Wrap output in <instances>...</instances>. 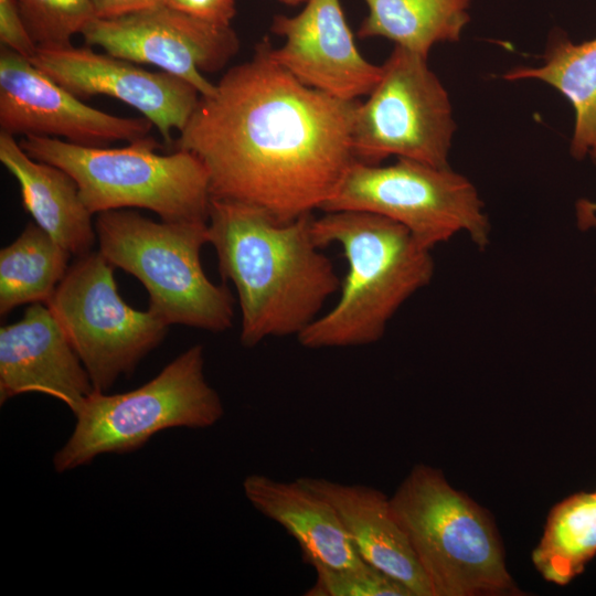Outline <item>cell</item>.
Listing matches in <instances>:
<instances>
[{"label": "cell", "instance_id": "6da1fadb", "mask_svg": "<svg viewBox=\"0 0 596 596\" xmlns=\"http://www.w3.org/2000/svg\"><path fill=\"white\" fill-rule=\"evenodd\" d=\"M260 41L200 96L174 150L206 168L211 196L256 205L280 222L321 209L351 164L359 99L309 87Z\"/></svg>", "mask_w": 596, "mask_h": 596}, {"label": "cell", "instance_id": "7a4b0ae2", "mask_svg": "<svg viewBox=\"0 0 596 596\" xmlns=\"http://www.w3.org/2000/svg\"><path fill=\"white\" fill-rule=\"evenodd\" d=\"M312 214L280 222L256 205L211 198L209 244L224 281L237 292L240 341L298 337L340 289L331 260L312 234Z\"/></svg>", "mask_w": 596, "mask_h": 596}, {"label": "cell", "instance_id": "3957f363", "mask_svg": "<svg viewBox=\"0 0 596 596\" xmlns=\"http://www.w3.org/2000/svg\"><path fill=\"white\" fill-rule=\"evenodd\" d=\"M319 247L339 245L348 270L336 305L298 337L307 349L377 342L389 321L435 270L432 249L403 225L368 212L337 211L312 220Z\"/></svg>", "mask_w": 596, "mask_h": 596}, {"label": "cell", "instance_id": "277c9868", "mask_svg": "<svg viewBox=\"0 0 596 596\" xmlns=\"http://www.w3.org/2000/svg\"><path fill=\"white\" fill-rule=\"evenodd\" d=\"M390 501L433 596L519 594L490 514L439 469L414 466Z\"/></svg>", "mask_w": 596, "mask_h": 596}, {"label": "cell", "instance_id": "5b68a950", "mask_svg": "<svg viewBox=\"0 0 596 596\" xmlns=\"http://www.w3.org/2000/svg\"><path fill=\"white\" fill-rule=\"evenodd\" d=\"M20 145L31 158L67 172L92 214L137 207L166 222L209 219L212 196L202 161L187 150L160 155L151 136L120 148L36 135L25 136Z\"/></svg>", "mask_w": 596, "mask_h": 596}, {"label": "cell", "instance_id": "8992f818", "mask_svg": "<svg viewBox=\"0 0 596 596\" xmlns=\"http://www.w3.org/2000/svg\"><path fill=\"white\" fill-rule=\"evenodd\" d=\"M98 252L136 277L149 295V310L167 326L211 332L232 327L234 299L212 283L201 264L207 221L156 222L130 209L97 214Z\"/></svg>", "mask_w": 596, "mask_h": 596}, {"label": "cell", "instance_id": "52a82bcc", "mask_svg": "<svg viewBox=\"0 0 596 596\" xmlns=\"http://www.w3.org/2000/svg\"><path fill=\"white\" fill-rule=\"evenodd\" d=\"M72 413L74 429L53 456L58 473L104 454L138 450L168 428L211 427L223 417L224 407L205 379L203 345L194 344L141 386L118 394L94 391Z\"/></svg>", "mask_w": 596, "mask_h": 596}, {"label": "cell", "instance_id": "ba28073f", "mask_svg": "<svg viewBox=\"0 0 596 596\" xmlns=\"http://www.w3.org/2000/svg\"><path fill=\"white\" fill-rule=\"evenodd\" d=\"M320 210L390 219L430 249L459 233H466L481 251L490 242L491 225L478 190L450 166L409 159L389 166L354 161Z\"/></svg>", "mask_w": 596, "mask_h": 596}, {"label": "cell", "instance_id": "9c48e42d", "mask_svg": "<svg viewBox=\"0 0 596 596\" xmlns=\"http://www.w3.org/2000/svg\"><path fill=\"white\" fill-rule=\"evenodd\" d=\"M427 58L394 46L377 84L355 109L352 149L356 161L381 164L396 157L449 167L457 125L449 93Z\"/></svg>", "mask_w": 596, "mask_h": 596}, {"label": "cell", "instance_id": "30bf717a", "mask_svg": "<svg viewBox=\"0 0 596 596\" xmlns=\"http://www.w3.org/2000/svg\"><path fill=\"white\" fill-rule=\"evenodd\" d=\"M114 266L92 251L70 265L45 304L84 364L94 390L106 393L164 339L169 326L118 294Z\"/></svg>", "mask_w": 596, "mask_h": 596}, {"label": "cell", "instance_id": "8fae6325", "mask_svg": "<svg viewBox=\"0 0 596 596\" xmlns=\"http://www.w3.org/2000/svg\"><path fill=\"white\" fill-rule=\"evenodd\" d=\"M86 44L137 64H150L193 85L201 96L215 84L203 73L222 70L237 53L230 24L206 21L168 4L113 19L93 20L82 32Z\"/></svg>", "mask_w": 596, "mask_h": 596}, {"label": "cell", "instance_id": "7c38bea8", "mask_svg": "<svg viewBox=\"0 0 596 596\" xmlns=\"http://www.w3.org/2000/svg\"><path fill=\"white\" fill-rule=\"evenodd\" d=\"M152 123L142 117H119L83 103L56 84L30 60L8 47L0 51V128L9 135L46 136L104 147L149 137Z\"/></svg>", "mask_w": 596, "mask_h": 596}, {"label": "cell", "instance_id": "4fadbf2b", "mask_svg": "<svg viewBox=\"0 0 596 596\" xmlns=\"http://www.w3.org/2000/svg\"><path fill=\"white\" fill-rule=\"evenodd\" d=\"M30 62L78 98L107 95L130 105L150 120L167 143L185 127L199 91L166 72H149L137 63L72 44L41 47Z\"/></svg>", "mask_w": 596, "mask_h": 596}, {"label": "cell", "instance_id": "5bb4252c", "mask_svg": "<svg viewBox=\"0 0 596 596\" xmlns=\"http://www.w3.org/2000/svg\"><path fill=\"white\" fill-rule=\"evenodd\" d=\"M272 31L285 39L273 58L305 85L344 100L368 96L382 65L358 50L340 0H307L294 17L276 15Z\"/></svg>", "mask_w": 596, "mask_h": 596}, {"label": "cell", "instance_id": "9a60e30c", "mask_svg": "<svg viewBox=\"0 0 596 596\" xmlns=\"http://www.w3.org/2000/svg\"><path fill=\"white\" fill-rule=\"evenodd\" d=\"M89 374L45 304L0 328V404L25 393L52 396L73 412L94 392Z\"/></svg>", "mask_w": 596, "mask_h": 596}, {"label": "cell", "instance_id": "2e32d148", "mask_svg": "<svg viewBox=\"0 0 596 596\" xmlns=\"http://www.w3.org/2000/svg\"><path fill=\"white\" fill-rule=\"evenodd\" d=\"M337 511L356 553L368 564L406 586L413 596H433L430 584L398 523L390 498L360 483L299 477Z\"/></svg>", "mask_w": 596, "mask_h": 596}, {"label": "cell", "instance_id": "e0dca14e", "mask_svg": "<svg viewBox=\"0 0 596 596\" xmlns=\"http://www.w3.org/2000/svg\"><path fill=\"white\" fill-rule=\"evenodd\" d=\"M248 502L298 543L304 562L345 568L364 561L356 553L336 509L298 479L279 481L252 473L243 481Z\"/></svg>", "mask_w": 596, "mask_h": 596}, {"label": "cell", "instance_id": "ac0fdd59", "mask_svg": "<svg viewBox=\"0 0 596 596\" xmlns=\"http://www.w3.org/2000/svg\"><path fill=\"white\" fill-rule=\"evenodd\" d=\"M0 161L17 179L22 205L40 227L75 257L93 251L97 241L93 214L67 172L31 158L6 132H0Z\"/></svg>", "mask_w": 596, "mask_h": 596}, {"label": "cell", "instance_id": "d6986e66", "mask_svg": "<svg viewBox=\"0 0 596 596\" xmlns=\"http://www.w3.org/2000/svg\"><path fill=\"white\" fill-rule=\"evenodd\" d=\"M502 78L539 81L562 94L574 111L571 155L596 166V38L575 43L555 34L540 65L513 67Z\"/></svg>", "mask_w": 596, "mask_h": 596}, {"label": "cell", "instance_id": "ffe728a7", "mask_svg": "<svg viewBox=\"0 0 596 596\" xmlns=\"http://www.w3.org/2000/svg\"><path fill=\"white\" fill-rule=\"evenodd\" d=\"M368 15L356 35L385 38L425 57L437 43L458 42L472 0H364Z\"/></svg>", "mask_w": 596, "mask_h": 596}, {"label": "cell", "instance_id": "44dd1931", "mask_svg": "<svg viewBox=\"0 0 596 596\" xmlns=\"http://www.w3.org/2000/svg\"><path fill=\"white\" fill-rule=\"evenodd\" d=\"M72 255L35 222L0 251V316L26 304H46Z\"/></svg>", "mask_w": 596, "mask_h": 596}, {"label": "cell", "instance_id": "7402d4cb", "mask_svg": "<svg viewBox=\"0 0 596 596\" xmlns=\"http://www.w3.org/2000/svg\"><path fill=\"white\" fill-rule=\"evenodd\" d=\"M595 555L596 494H571L551 509L532 562L545 581L563 586L582 574Z\"/></svg>", "mask_w": 596, "mask_h": 596}, {"label": "cell", "instance_id": "603a6c76", "mask_svg": "<svg viewBox=\"0 0 596 596\" xmlns=\"http://www.w3.org/2000/svg\"><path fill=\"white\" fill-rule=\"evenodd\" d=\"M30 35L38 46L72 44L75 34L96 19L91 0H15Z\"/></svg>", "mask_w": 596, "mask_h": 596}, {"label": "cell", "instance_id": "cb8c5ba5", "mask_svg": "<svg viewBox=\"0 0 596 596\" xmlns=\"http://www.w3.org/2000/svg\"><path fill=\"white\" fill-rule=\"evenodd\" d=\"M312 567L316 579L307 596H413L402 583L365 562L345 568Z\"/></svg>", "mask_w": 596, "mask_h": 596}, {"label": "cell", "instance_id": "d4e9b609", "mask_svg": "<svg viewBox=\"0 0 596 596\" xmlns=\"http://www.w3.org/2000/svg\"><path fill=\"white\" fill-rule=\"evenodd\" d=\"M0 42L1 46L28 60H31L38 50L15 0H0Z\"/></svg>", "mask_w": 596, "mask_h": 596}, {"label": "cell", "instance_id": "484cf974", "mask_svg": "<svg viewBox=\"0 0 596 596\" xmlns=\"http://www.w3.org/2000/svg\"><path fill=\"white\" fill-rule=\"evenodd\" d=\"M168 6L220 24H230L236 13V0H169Z\"/></svg>", "mask_w": 596, "mask_h": 596}, {"label": "cell", "instance_id": "4316f807", "mask_svg": "<svg viewBox=\"0 0 596 596\" xmlns=\"http://www.w3.org/2000/svg\"><path fill=\"white\" fill-rule=\"evenodd\" d=\"M96 18L113 19L168 4L169 0H91Z\"/></svg>", "mask_w": 596, "mask_h": 596}, {"label": "cell", "instance_id": "83f0119b", "mask_svg": "<svg viewBox=\"0 0 596 596\" xmlns=\"http://www.w3.org/2000/svg\"><path fill=\"white\" fill-rule=\"evenodd\" d=\"M577 224L581 230L596 226V201L582 199L576 203Z\"/></svg>", "mask_w": 596, "mask_h": 596}, {"label": "cell", "instance_id": "f1b7e54d", "mask_svg": "<svg viewBox=\"0 0 596 596\" xmlns=\"http://www.w3.org/2000/svg\"><path fill=\"white\" fill-rule=\"evenodd\" d=\"M595 494H596V491H595Z\"/></svg>", "mask_w": 596, "mask_h": 596}]
</instances>
